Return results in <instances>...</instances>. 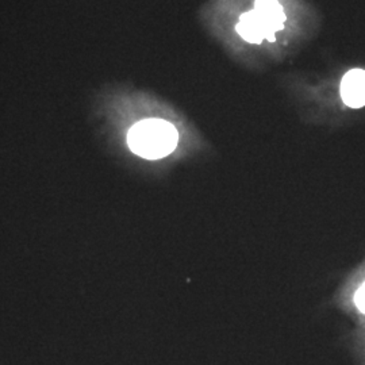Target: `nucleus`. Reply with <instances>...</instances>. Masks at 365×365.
<instances>
[{
    "instance_id": "f257e3e1",
    "label": "nucleus",
    "mask_w": 365,
    "mask_h": 365,
    "mask_svg": "<svg viewBox=\"0 0 365 365\" xmlns=\"http://www.w3.org/2000/svg\"><path fill=\"white\" fill-rule=\"evenodd\" d=\"M179 133L164 119H145L135 123L128 135L133 153L146 160H160L170 156L176 149Z\"/></svg>"
},
{
    "instance_id": "f03ea898",
    "label": "nucleus",
    "mask_w": 365,
    "mask_h": 365,
    "mask_svg": "<svg viewBox=\"0 0 365 365\" xmlns=\"http://www.w3.org/2000/svg\"><path fill=\"white\" fill-rule=\"evenodd\" d=\"M238 36L250 43H261L264 39L274 42V33L253 10L242 14L235 26Z\"/></svg>"
},
{
    "instance_id": "7ed1b4c3",
    "label": "nucleus",
    "mask_w": 365,
    "mask_h": 365,
    "mask_svg": "<svg viewBox=\"0 0 365 365\" xmlns=\"http://www.w3.org/2000/svg\"><path fill=\"white\" fill-rule=\"evenodd\" d=\"M341 98L344 103L352 108L365 106V71L352 69L341 81Z\"/></svg>"
},
{
    "instance_id": "20e7f679",
    "label": "nucleus",
    "mask_w": 365,
    "mask_h": 365,
    "mask_svg": "<svg viewBox=\"0 0 365 365\" xmlns=\"http://www.w3.org/2000/svg\"><path fill=\"white\" fill-rule=\"evenodd\" d=\"M253 11L260 16L272 33L280 31L284 27L286 14L277 0H255Z\"/></svg>"
},
{
    "instance_id": "39448f33",
    "label": "nucleus",
    "mask_w": 365,
    "mask_h": 365,
    "mask_svg": "<svg viewBox=\"0 0 365 365\" xmlns=\"http://www.w3.org/2000/svg\"><path fill=\"white\" fill-rule=\"evenodd\" d=\"M354 303L357 306V309L365 314V283L361 287L357 289L356 295H354Z\"/></svg>"
}]
</instances>
